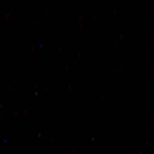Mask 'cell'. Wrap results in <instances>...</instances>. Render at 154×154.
<instances>
[]
</instances>
